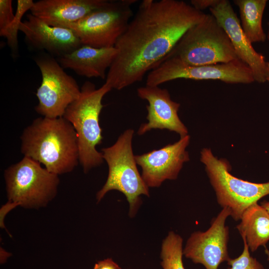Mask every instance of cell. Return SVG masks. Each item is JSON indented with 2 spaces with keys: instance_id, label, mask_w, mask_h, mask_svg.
I'll return each mask as SVG.
<instances>
[{
  "instance_id": "obj_1",
  "label": "cell",
  "mask_w": 269,
  "mask_h": 269,
  "mask_svg": "<svg viewBox=\"0 0 269 269\" xmlns=\"http://www.w3.org/2000/svg\"><path fill=\"white\" fill-rule=\"evenodd\" d=\"M206 13L183 0H142L115 47L105 83L121 90L141 81Z\"/></svg>"
},
{
  "instance_id": "obj_2",
  "label": "cell",
  "mask_w": 269,
  "mask_h": 269,
  "mask_svg": "<svg viewBox=\"0 0 269 269\" xmlns=\"http://www.w3.org/2000/svg\"><path fill=\"white\" fill-rule=\"evenodd\" d=\"M21 153L57 175L72 171L79 162L76 132L63 117H40L23 131Z\"/></svg>"
},
{
  "instance_id": "obj_3",
  "label": "cell",
  "mask_w": 269,
  "mask_h": 269,
  "mask_svg": "<svg viewBox=\"0 0 269 269\" xmlns=\"http://www.w3.org/2000/svg\"><path fill=\"white\" fill-rule=\"evenodd\" d=\"M112 89L105 83L99 89L90 81L81 88L79 97L67 108L63 118L74 128L78 137L79 162L86 173L103 163L102 152L96 147L101 144L103 137L99 116L104 107V96Z\"/></svg>"
},
{
  "instance_id": "obj_4",
  "label": "cell",
  "mask_w": 269,
  "mask_h": 269,
  "mask_svg": "<svg viewBox=\"0 0 269 269\" xmlns=\"http://www.w3.org/2000/svg\"><path fill=\"white\" fill-rule=\"evenodd\" d=\"M167 58L190 66L239 59L228 34L211 13L185 32L163 60Z\"/></svg>"
},
{
  "instance_id": "obj_5",
  "label": "cell",
  "mask_w": 269,
  "mask_h": 269,
  "mask_svg": "<svg viewBox=\"0 0 269 269\" xmlns=\"http://www.w3.org/2000/svg\"><path fill=\"white\" fill-rule=\"evenodd\" d=\"M133 129L126 130L111 146L101 149L108 164L107 181L97 193L99 202L109 191L118 190L126 197L130 205L129 215L134 216L141 203L140 195L149 196L148 187L140 175L132 149Z\"/></svg>"
},
{
  "instance_id": "obj_6",
  "label": "cell",
  "mask_w": 269,
  "mask_h": 269,
  "mask_svg": "<svg viewBox=\"0 0 269 269\" xmlns=\"http://www.w3.org/2000/svg\"><path fill=\"white\" fill-rule=\"evenodd\" d=\"M4 177L8 202L26 208L45 206L56 196L59 183L58 175L26 156L7 167Z\"/></svg>"
},
{
  "instance_id": "obj_7",
  "label": "cell",
  "mask_w": 269,
  "mask_h": 269,
  "mask_svg": "<svg viewBox=\"0 0 269 269\" xmlns=\"http://www.w3.org/2000/svg\"><path fill=\"white\" fill-rule=\"evenodd\" d=\"M201 160L205 166L218 203L222 208L229 209L234 220H240L248 207L269 195V181L254 183L234 176L230 173L228 163L215 157L211 150H202Z\"/></svg>"
},
{
  "instance_id": "obj_8",
  "label": "cell",
  "mask_w": 269,
  "mask_h": 269,
  "mask_svg": "<svg viewBox=\"0 0 269 269\" xmlns=\"http://www.w3.org/2000/svg\"><path fill=\"white\" fill-rule=\"evenodd\" d=\"M136 0H110L74 22L60 27L71 29L82 45L96 48L115 47L134 16L132 5Z\"/></svg>"
},
{
  "instance_id": "obj_9",
  "label": "cell",
  "mask_w": 269,
  "mask_h": 269,
  "mask_svg": "<svg viewBox=\"0 0 269 269\" xmlns=\"http://www.w3.org/2000/svg\"><path fill=\"white\" fill-rule=\"evenodd\" d=\"M177 79L217 80L230 84H250L255 82L250 68L239 59L228 63L190 66L167 58L149 72L146 85L159 86Z\"/></svg>"
},
{
  "instance_id": "obj_10",
  "label": "cell",
  "mask_w": 269,
  "mask_h": 269,
  "mask_svg": "<svg viewBox=\"0 0 269 269\" xmlns=\"http://www.w3.org/2000/svg\"><path fill=\"white\" fill-rule=\"evenodd\" d=\"M35 62L42 76L36 93L38 103L35 111L44 117H63L68 106L79 97L81 89L54 58L41 55L35 59Z\"/></svg>"
},
{
  "instance_id": "obj_11",
  "label": "cell",
  "mask_w": 269,
  "mask_h": 269,
  "mask_svg": "<svg viewBox=\"0 0 269 269\" xmlns=\"http://www.w3.org/2000/svg\"><path fill=\"white\" fill-rule=\"evenodd\" d=\"M230 215L228 208H223L207 230L193 232L183 249L185 257L205 269H218L221 264L228 262L229 229L225 222Z\"/></svg>"
},
{
  "instance_id": "obj_12",
  "label": "cell",
  "mask_w": 269,
  "mask_h": 269,
  "mask_svg": "<svg viewBox=\"0 0 269 269\" xmlns=\"http://www.w3.org/2000/svg\"><path fill=\"white\" fill-rule=\"evenodd\" d=\"M189 140L187 134L173 144L135 155L136 164L142 169V178L148 187H159L166 179L177 178L184 163L189 160L186 150Z\"/></svg>"
},
{
  "instance_id": "obj_13",
  "label": "cell",
  "mask_w": 269,
  "mask_h": 269,
  "mask_svg": "<svg viewBox=\"0 0 269 269\" xmlns=\"http://www.w3.org/2000/svg\"><path fill=\"white\" fill-rule=\"evenodd\" d=\"M209 10L228 34L239 59L251 70L255 81L266 82L267 62L265 57L255 50L246 36L230 2L220 0Z\"/></svg>"
},
{
  "instance_id": "obj_14",
  "label": "cell",
  "mask_w": 269,
  "mask_h": 269,
  "mask_svg": "<svg viewBox=\"0 0 269 269\" xmlns=\"http://www.w3.org/2000/svg\"><path fill=\"white\" fill-rule=\"evenodd\" d=\"M137 94L148 103L146 106L148 122L140 126L138 135L152 129H167L178 134L181 137L187 135V129L178 115L180 104L171 100L167 89L145 85L138 88Z\"/></svg>"
},
{
  "instance_id": "obj_15",
  "label": "cell",
  "mask_w": 269,
  "mask_h": 269,
  "mask_svg": "<svg viewBox=\"0 0 269 269\" xmlns=\"http://www.w3.org/2000/svg\"><path fill=\"white\" fill-rule=\"evenodd\" d=\"M19 30L32 47L45 50L59 58L82 45L71 29L48 25L31 13L21 22Z\"/></svg>"
},
{
  "instance_id": "obj_16",
  "label": "cell",
  "mask_w": 269,
  "mask_h": 269,
  "mask_svg": "<svg viewBox=\"0 0 269 269\" xmlns=\"http://www.w3.org/2000/svg\"><path fill=\"white\" fill-rule=\"evenodd\" d=\"M107 0H40L34 2L31 14L54 26L79 20L107 5Z\"/></svg>"
},
{
  "instance_id": "obj_17",
  "label": "cell",
  "mask_w": 269,
  "mask_h": 269,
  "mask_svg": "<svg viewBox=\"0 0 269 269\" xmlns=\"http://www.w3.org/2000/svg\"><path fill=\"white\" fill-rule=\"evenodd\" d=\"M115 47L96 48L82 45L58 59L63 68L70 69L77 75L88 78H106L109 70L116 57Z\"/></svg>"
},
{
  "instance_id": "obj_18",
  "label": "cell",
  "mask_w": 269,
  "mask_h": 269,
  "mask_svg": "<svg viewBox=\"0 0 269 269\" xmlns=\"http://www.w3.org/2000/svg\"><path fill=\"white\" fill-rule=\"evenodd\" d=\"M240 221L236 228L251 251L266 247L269 241V213L266 209L258 203L254 204L244 211Z\"/></svg>"
},
{
  "instance_id": "obj_19",
  "label": "cell",
  "mask_w": 269,
  "mask_h": 269,
  "mask_svg": "<svg viewBox=\"0 0 269 269\" xmlns=\"http://www.w3.org/2000/svg\"><path fill=\"white\" fill-rule=\"evenodd\" d=\"M240 14L241 27L251 43L264 42L267 36L262 26V19L267 0H235Z\"/></svg>"
},
{
  "instance_id": "obj_20",
  "label": "cell",
  "mask_w": 269,
  "mask_h": 269,
  "mask_svg": "<svg viewBox=\"0 0 269 269\" xmlns=\"http://www.w3.org/2000/svg\"><path fill=\"white\" fill-rule=\"evenodd\" d=\"M182 243L180 235L173 231L169 232L161 247V265L163 269H185L182 261Z\"/></svg>"
},
{
  "instance_id": "obj_21",
  "label": "cell",
  "mask_w": 269,
  "mask_h": 269,
  "mask_svg": "<svg viewBox=\"0 0 269 269\" xmlns=\"http://www.w3.org/2000/svg\"><path fill=\"white\" fill-rule=\"evenodd\" d=\"M34 2L32 0H18L15 16L10 24L3 30L0 31V35L4 37L8 46L13 51L18 47V31L24 13L31 9Z\"/></svg>"
},
{
  "instance_id": "obj_22",
  "label": "cell",
  "mask_w": 269,
  "mask_h": 269,
  "mask_svg": "<svg viewBox=\"0 0 269 269\" xmlns=\"http://www.w3.org/2000/svg\"><path fill=\"white\" fill-rule=\"evenodd\" d=\"M244 249L237 258H230L227 262L229 267L227 269H265L258 260L251 256L246 241L243 239Z\"/></svg>"
},
{
  "instance_id": "obj_23",
  "label": "cell",
  "mask_w": 269,
  "mask_h": 269,
  "mask_svg": "<svg viewBox=\"0 0 269 269\" xmlns=\"http://www.w3.org/2000/svg\"><path fill=\"white\" fill-rule=\"evenodd\" d=\"M15 16L12 7L11 0H0V31L5 29Z\"/></svg>"
},
{
  "instance_id": "obj_24",
  "label": "cell",
  "mask_w": 269,
  "mask_h": 269,
  "mask_svg": "<svg viewBox=\"0 0 269 269\" xmlns=\"http://www.w3.org/2000/svg\"><path fill=\"white\" fill-rule=\"evenodd\" d=\"M220 0H192L191 5L197 10L202 11L207 8L209 9L216 5Z\"/></svg>"
},
{
  "instance_id": "obj_25",
  "label": "cell",
  "mask_w": 269,
  "mask_h": 269,
  "mask_svg": "<svg viewBox=\"0 0 269 269\" xmlns=\"http://www.w3.org/2000/svg\"><path fill=\"white\" fill-rule=\"evenodd\" d=\"M93 269H121L112 259H107L96 263Z\"/></svg>"
},
{
  "instance_id": "obj_26",
  "label": "cell",
  "mask_w": 269,
  "mask_h": 269,
  "mask_svg": "<svg viewBox=\"0 0 269 269\" xmlns=\"http://www.w3.org/2000/svg\"><path fill=\"white\" fill-rule=\"evenodd\" d=\"M261 205L263 206L269 213V201L262 202Z\"/></svg>"
},
{
  "instance_id": "obj_27",
  "label": "cell",
  "mask_w": 269,
  "mask_h": 269,
  "mask_svg": "<svg viewBox=\"0 0 269 269\" xmlns=\"http://www.w3.org/2000/svg\"><path fill=\"white\" fill-rule=\"evenodd\" d=\"M267 81L269 82V62H267Z\"/></svg>"
},
{
  "instance_id": "obj_28",
  "label": "cell",
  "mask_w": 269,
  "mask_h": 269,
  "mask_svg": "<svg viewBox=\"0 0 269 269\" xmlns=\"http://www.w3.org/2000/svg\"><path fill=\"white\" fill-rule=\"evenodd\" d=\"M265 252L267 256V260L269 261V250L266 247H265Z\"/></svg>"
},
{
  "instance_id": "obj_29",
  "label": "cell",
  "mask_w": 269,
  "mask_h": 269,
  "mask_svg": "<svg viewBox=\"0 0 269 269\" xmlns=\"http://www.w3.org/2000/svg\"><path fill=\"white\" fill-rule=\"evenodd\" d=\"M268 32L267 36V38L269 40V22L268 23Z\"/></svg>"
}]
</instances>
